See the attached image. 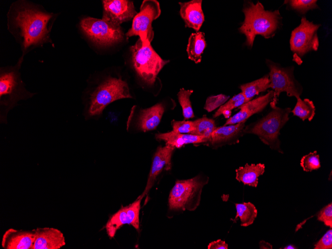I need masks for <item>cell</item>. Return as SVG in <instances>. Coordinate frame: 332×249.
I'll return each instance as SVG.
<instances>
[{
  "label": "cell",
  "instance_id": "obj_36",
  "mask_svg": "<svg viewBox=\"0 0 332 249\" xmlns=\"http://www.w3.org/2000/svg\"><path fill=\"white\" fill-rule=\"evenodd\" d=\"M207 248L208 249H227L228 246L225 241L218 240L211 242Z\"/></svg>",
  "mask_w": 332,
  "mask_h": 249
},
{
  "label": "cell",
  "instance_id": "obj_11",
  "mask_svg": "<svg viewBox=\"0 0 332 249\" xmlns=\"http://www.w3.org/2000/svg\"><path fill=\"white\" fill-rule=\"evenodd\" d=\"M142 198L139 197L128 206L122 207L111 216L106 224V230L109 237H114L117 231L125 224L132 225L136 230L139 229V213Z\"/></svg>",
  "mask_w": 332,
  "mask_h": 249
},
{
  "label": "cell",
  "instance_id": "obj_29",
  "mask_svg": "<svg viewBox=\"0 0 332 249\" xmlns=\"http://www.w3.org/2000/svg\"><path fill=\"white\" fill-rule=\"evenodd\" d=\"M193 90L181 88L177 93L178 101L182 109L184 119L192 118L194 117L191 106L190 96L193 93Z\"/></svg>",
  "mask_w": 332,
  "mask_h": 249
},
{
  "label": "cell",
  "instance_id": "obj_10",
  "mask_svg": "<svg viewBox=\"0 0 332 249\" xmlns=\"http://www.w3.org/2000/svg\"><path fill=\"white\" fill-rule=\"evenodd\" d=\"M320 26L303 17L299 26L292 31L290 39L291 50L300 57L310 51H317L319 46L318 30Z\"/></svg>",
  "mask_w": 332,
  "mask_h": 249
},
{
  "label": "cell",
  "instance_id": "obj_2",
  "mask_svg": "<svg viewBox=\"0 0 332 249\" xmlns=\"http://www.w3.org/2000/svg\"><path fill=\"white\" fill-rule=\"evenodd\" d=\"M270 106L272 109L269 112L257 121L247 126L243 132L256 135L270 149L283 153L280 148L279 135L280 130L289 120L291 109L290 108H280L276 105Z\"/></svg>",
  "mask_w": 332,
  "mask_h": 249
},
{
  "label": "cell",
  "instance_id": "obj_8",
  "mask_svg": "<svg viewBox=\"0 0 332 249\" xmlns=\"http://www.w3.org/2000/svg\"><path fill=\"white\" fill-rule=\"evenodd\" d=\"M140 9L133 19L131 28L126 34V37L139 36L142 42H151L154 37L152 23L161 14L160 3L156 0H144Z\"/></svg>",
  "mask_w": 332,
  "mask_h": 249
},
{
  "label": "cell",
  "instance_id": "obj_32",
  "mask_svg": "<svg viewBox=\"0 0 332 249\" xmlns=\"http://www.w3.org/2000/svg\"><path fill=\"white\" fill-rule=\"evenodd\" d=\"M230 98V96L223 94L208 97L204 108L208 112H211L224 104Z\"/></svg>",
  "mask_w": 332,
  "mask_h": 249
},
{
  "label": "cell",
  "instance_id": "obj_16",
  "mask_svg": "<svg viewBox=\"0 0 332 249\" xmlns=\"http://www.w3.org/2000/svg\"><path fill=\"white\" fill-rule=\"evenodd\" d=\"M35 239L34 230L24 231L10 228L2 236L1 247L4 249H32Z\"/></svg>",
  "mask_w": 332,
  "mask_h": 249
},
{
  "label": "cell",
  "instance_id": "obj_12",
  "mask_svg": "<svg viewBox=\"0 0 332 249\" xmlns=\"http://www.w3.org/2000/svg\"><path fill=\"white\" fill-rule=\"evenodd\" d=\"M103 15L102 19L115 25L120 26L135 16V10L132 1L128 0H104L102 1Z\"/></svg>",
  "mask_w": 332,
  "mask_h": 249
},
{
  "label": "cell",
  "instance_id": "obj_15",
  "mask_svg": "<svg viewBox=\"0 0 332 249\" xmlns=\"http://www.w3.org/2000/svg\"><path fill=\"white\" fill-rule=\"evenodd\" d=\"M33 230L35 239L32 249H59L66 245L63 233L57 229L44 227Z\"/></svg>",
  "mask_w": 332,
  "mask_h": 249
},
{
  "label": "cell",
  "instance_id": "obj_22",
  "mask_svg": "<svg viewBox=\"0 0 332 249\" xmlns=\"http://www.w3.org/2000/svg\"><path fill=\"white\" fill-rule=\"evenodd\" d=\"M206 46L204 32L198 31L191 33L186 47L188 59L196 64L199 63Z\"/></svg>",
  "mask_w": 332,
  "mask_h": 249
},
{
  "label": "cell",
  "instance_id": "obj_6",
  "mask_svg": "<svg viewBox=\"0 0 332 249\" xmlns=\"http://www.w3.org/2000/svg\"><path fill=\"white\" fill-rule=\"evenodd\" d=\"M51 17V14L30 9L22 10L17 13L15 20L21 29L25 48L46 40L47 25Z\"/></svg>",
  "mask_w": 332,
  "mask_h": 249
},
{
  "label": "cell",
  "instance_id": "obj_4",
  "mask_svg": "<svg viewBox=\"0 0 332 249\" xmlns=\"http://www.w3.org/2000/svg\"><path fill=\"white\" fill-rule=\"evenodd\" d=\"M207 182L208 179L199 176L177 180L169 193V209L195 210L200 203L203 187Z\"/></svg>",
  "mask_w": 332,
  "mask_h": 249
},
{
  "label": "cell",
  "instance_id": "obj_31",
  "mask_svg": "<svg viewBox=\"0 0 332 249\" xmlns=\"http://www.w3.org/2000/svg\"><path fill=\"white\" fill-rule=\"evenodd\" d=\"M290 6L301 13L318 8L316 0H286Z\"/></svg>",
  "mask_w": 332,
  "mask_h": 249
},
{
  "label": "cell",
  "instance_id": "obj_13",
  "mask_svg": "<svg viewBox=\"0 0 332 249\" xmlns=\"http://www.w3.org/2000/svg\"><path fill=\"white\" fill-rule=\"evenodd\" d=\"M174 149V147L166 144L164 147L158 148L154 156L146 186L139 197L143 198L148 193L154 185L157 176L164 169L166 170L170 169L171 159Z\"/></svg>",
  "mask_w": 332,
  "mask_h": 249
},
{
  "label": "cell",
  "instance_id": "obj_20",
  "mask_svg": "<svg viewBox=\"0 0 332 249\" xmlns=\"http://www.w3.org/2000/svg\"><path fill=\"white\" fill-rule=\"evenodd\" d=\"M165 111V107L162 103L156 105L142 110L138 119V127L146 132L156 129L159 125Z\"/></svg>",
  "mask_w": 332,
  "mask_h": 249
},
{
  "label": "cell",
  "instance_id": "obj_1",
  "mask_svg": "<svg viewBox=\"0 0 332 249\" xmlns=\"http://www.w3.org/2000/svg\"><path fill=\"white\" fill-rule=\"evenodd\" d=\"M245 19L239 31L246 38V45L253 46L255 36L260 35L266 39L273 37L281 24L282 17L279 10H265L258 1L255 3L247 1L242 9Z\"/></svg>",
  "mask_w": 332,
  "mask_h": 249
},
{
  "label": "cell",
  "instance_id": "obj_19",
  "mask_svg": "<svg viewBox=\"0 0 332 249\" xmlns=\"http://www.w3.org/2000/svg\"><path fill=\"white\" fill-rule=\"evenodd\" d=\"M155 137L158 140L164 141L166 145L172 146L176 148H180L189 144H196L210 141V139L205 137L189 134L178 133L173 131L165 133L157 134Z\"/></svg>",
  "mask_w": 332,
  "mask_h": 249
},
{
  "label": "cell",
  "instance_id": "obj_3",
  "mask_svg": "<svg viewBox=\"0 0 332 249\" xmlns=\"http://www.w3.org/2000/svg\"><path fill=\"white\" fill-rule=\"evenodd\" d=\"M134 67L139 76L147 83L153 85L157 76L169 60L163 59L154 50L151 42L139 38L130 47Z\"/></svg>",
  "mask_w": 332,
  "mask_h": 249
},
{
  "label": "cell",
  "instance_id": "obj_37",
  "mask_svg": "<svg viewBox=\"0 0 332 249\" xmlns=\"http://www.w3.org/2000/svg\"><path fill=\"white\" fill-rule=\"evenodd\" d=\"M259 248L260 249H272V247L269 243L261 241L259 242Z\"/></svg>",
  "mask_w": 332,
  "mask_h": 249
},
{
  "label": "cell",
  "instance_id": "obj_35",
  "mask_svg": "<svg viewBox=\"0 0 332 249\" xmlns=\"http://www.w3.org/2000/svg\"><path fill=\"white\" fill-rule=\"evenodd\" d=\"M314 249H332V229L329 230L315 245Z\"/></svg>",
  "mask_w": 332,
  "mask_h": 249
},
{
  "label": "cell",
  "instance_id": "obj_33",
  "mask_svg": "<svg viewBox=\"0 0 332 249\" xmlns=\"http://www.w3.org/2000/svg\"><path fill=\"white\" fill-rule=\"evenodd\" d=\"M173 131L181 134H193L195 130L194 121H174L172 122Z\"/></svg>",
  "mask_w": 332,
  "mask_h": 249
},
{
  "label": "cell",
  "instance_id": "obj_18",
  "mask_svg": "<svg viewBox=\"0 0 332 249\" xmlns=\"http://www.w3.org/2000/svg\"><path fill=\"white\" fill-rule=\"evenodd\" d=\"M246 122L217 127L211 134L210 142L213 145L221 146L234 141L244 133Z\"/></svg>",
  "mask_w": 332,
  "mask_h": 249
},
{
  "label": "cell",
  "instance_id": "obj_27",
  "mask_svg": "<svg viewBox=\"0 0 332 249\" xmlns=\"http://www.w3.org/2000/svg\"><path fill=\"white\" fill-rule=\"evenodd\" d=\"M248 101L242 93L240 92L221 105L214 113L213 117L216 118L222 114L225 118H229L230 117L232 109L239 107Z\"/></svg>",
  "mask_w": 332,
  "mask_h": 249
},
{
  "label": "cell",
  "instance_id": "obj_25",
  "mask_svg": "<svg viewBox=\"0 0 332 249\" xmlns=\"http://www.w3.org/2000/svg\"><path fill=\"white\" fill-rule=\"evenodd\" d=\"M235 205L237 211L235 219L238 217L240 218L242 226L247 227L251 225L257 215L255 206L250 202L236 203Z\"/></svg>",
  "mask_w": 332,
  "mask_h": 249
},
{
  "label": "cell",
  "instance_id": "obj_9",
  "mask_svg": "<svg viewBox=\"0 0 332 249\" xmlns=\"http://www.w3.org/2000/svg\"><path fill=\"white\" fill-rule=\"evenodd\" d=\"M81 27L92 41L101 45H109L122 41L123 32L120 26L115 25L102 19L83 18Z\"/></svg>",
  "mask_w": 332,
  "mask_h": 249
},
{
  "label": "cell",
  "instance_id": "obj_7",
  "mask_svg": "<svg viewBox=\"0 0 332 249\" xmlns=\"http://www.w3.org/2000/svg\"><path fill=\"white\" fill-rule=\"evenodd\" d=\"M266 63L269 69L268 74L270 88L274 96L270 106L276 105L280 94L285 92L287 96L300 97L303 91L301 84L294 76V67H282L270 60H266Z\"/></svg>",
  "mask_w": 332,
  "mask_h": 249
},
{
  "label": "cell",
  "instance_id": "obj_21",
  "mask_svg": "<svg viewBox=\"0 0 332 249\" xmlns=\"http://www.w3.org/2000/svg\"><path fill=\"white\" fill-rule=\"evenodd\" d=\"M265 171L263 164H246L236 169V179L245 185L256 187L258 183V177L262 175Z\"/></svg>",
  "mask_w": 332,
  "mask_h": 249
},
{
  "label": "cell",
  "instance_id": "obj_14",
  "mask_svg": "<svg viewBox=\"0 0 332 249\" xmlns=\"http://www.w3.org/2000/svg\"><path fill=\"white\" fill-rule=\"evenodd\" d=\"M274 96L273 90L266 94L249 101L238 107L240 111L229 118L224 125L236 124L246 120L253 114L262 111L272 101Z\"/></svg>",
  "mask_w": 332,
  "mask_h": 249
},
{
  "label": "cell",
  "instance_id": "obj_34",
  "mask_svg": "<svg viewBox=\"0 0 332 249\" xmlns=\"http://www.w3.org/2000/svg\"><path fill=\"white\" fill-rule=\"evenodd\" d=\"M317 219L325 225L332 228V204L330 203L323 207L317 215Z\"/></svg>",
  "mask_w": 332,
  "mask_h": 249
},
{
  "label": "cell",
  "instance_id": "obj_30",
  "mask_svg": "<svg viewBox=\"0 0 332 249\" xmlns=\"http://www.w3.org/2000/svg\"><path fill=\"white\" fill-rule=\"evenodd\" d=\"M300 166L306 172L319 169L321 167L319 155L316 151L304 156L300 161Z\"/></svg>",
  "mask_w": 332,
  "mask_h": 249
},
{
  "label": "cell",
  "instance_id": "obj_23",
  "mask_svg": "<svg viewBox=\"0 0 332 249\" xmlns=\"http://www.w3.org/2000/svg\"><path fill=\"white\" fill-rule=\"evenodd\" d=\"M241 92L249 101L260 92L270 88L268 75L252 82L241 85Z\"/></svg>",
  "mask_w": 332,
  "mask_h": 249
},
{
  "label": "cell",
  "instance_id": "obj_28",
  "mask_svg": "<svg viewBox=\"0 0 332 249\" xmlns=\"http://www.w3.org/2000/svg\"><path fill=\"white\" fill-rule=\"evenodd\" d=\"M194 121L195 130L192 135L203 136L211 139L212 133L217 128L214 120L204 116Z\"/></svg>",
  "mask_w": 332,
  "mask_h": 249
},
{
  "label": "cell",
  "instance_id": "obj_17",
  "mask_svg": "<svg viewBox=\"0 0 332 249\" xmlns=\"http://www.w3.org/2000/svg\"><path fill=\"white\" fill-rule=\"evenodd\" d=\"M202 3L201 0L178 3L180 15L185 23V27L192 28L196 32L199 31L205 20Z\"/></svg>",
  "mask_w": 332,
  "mask_h": 249
},
{
  "label": "cell",
  "instance_id": "obj_26",
  "mask_svg": "<svg viewBox=\"0 0 332 249\" xmlns=\"http://www.w3.org/2000/svg\"><path fill=\"white\" fill-rule=\"evenodd\" d=\"M315 106L312 100L308 98L302 100L299 97L297 98L296 104L291 112L303 121L306 119L311 121L315 115Z\"/></svg>",
  "mask_w": 332,
  "mask_h": 249
},
{
  "label": "cell",
  "instance_id": "obj_5",
  "mask_svg": "<svg viewBox=\"0 0 332 249\" xmlns=\"http://www.w3.org/2000/svg\"><path fill=\"white\" fill-rule=\"evenodd\" d=\"M127 83L121 78H109L99 85L90 95L88 110L90 116L100 115L110 103L125 98H131Z\"/></svg>",
  "mask_w": 332,
  "mask_h": 249
},
{
  "label": "cell",
  "instance_id": "obj_38",
  "mask_svg": "<svg viewBox=\"0 0 332 249\" xmlns=\"http://www.w3.org/2000/svg\"><path fill=\"white\" fill-rule=\"evenodd\" d=\"M283 249H297L296 247H295L294 246L292 245H289L287 246L286 247H285Z\"/></svg>",
  "mask_w": 332,
  "mask_h": 249
},
{
  "label": "cell",
  "instance_id": "obj_24",
  "mask_svg": "<svg viewBox=\"0 0 332 249\" xmlns=\"http://www.w3.org/2000/svg\"><path fill=\"white\" fill-rule=\"evenodd\" d=\"M17 85V77L14 72L1 73L0 77V99L8 97L12 100V96L15 94Z\"/></svg>",
  "mask_w": 332,
  "mask_h": 249
}]
</instances>
